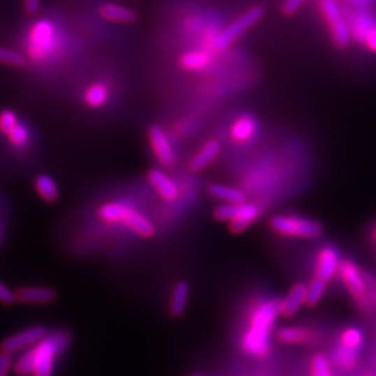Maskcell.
Returning <instances> with one entry per match:
<instances>
[{
  "instance_id": "60d3db41",
  "label": "cell",
  "mask_w": 376,
  "mask_h": 376,
  "mask_svg": "<svg viewBox=\"0 0 376 376\" xmlns=\"http://www.w3.org/2000/svg\"><path fill=\"white\" fill-rule=\"evenodd\" d=\"M370 376H376V375H370Z\"/></svg>"
},
{
  "instance_id": "5b68a950",
  "label": "cell",
  "mask_w": 376,
  "mask_h": 376,
  "mask_svg": "<svg viewBox=\"0 0 376 376\" xmlns=\"http://www.w3.org/2000/svg\"><path fill=\"white\" fill-rule=\"evenodd\" d=\"M259 213L258 205L243 202L220 205L215 209L213 216L220 222H229L233 233H243L258 219Z\"/></svg>"
},
{
  "instance_id": "f1b7e54d",
  "label": "cell",
  "mask_w": 376,
  "mask_h": 376,
  "mask_svg": "<svg viewBox=\"0 0 376 376\" xmlns=\"http://www.w3.org/2000/svg\"><path fill=\"white\" fill-rule=\"evenodd\" d=\"M311 376H333L331 370V363L326 356L315 354L310 366Z\"/></svg>"
},
{
  "instance_id": "836d02e7",
  "label": "cell",
  "mask_w": 376,
  "mask_h": 376,
  "mask_svg": "<svg viewBox=\"0 0 376 376\" xmlns=\"http://www.w3.org/2000/svg\"><path fill=\"white\" fill-rule=\"evenodd\" d=\"M364 273V279H366V283H367V287H368V294H370V298H371V303L374 305V310L376 311V277L367 272V270H363Z\"/></svg>"
},
{
  "instance_id": "8992f818",
  "label": "cell",
  "mask_w": 376,
  "mask_h": 376,
  "mask_svg": "<svg viewBox=\"0 0 376 376\" xmlns=\"http://www.w3.org/2000/svg\"><path fill=\"white\" fill-rule=\"evenodd\" d=\"M263 17V8L261 6H255L241 14L236 21H233L229 27H226L213 41V48L216 50H222L227 48L231 42H234L238 36H241L247 29L254 27Z\"/></svg>"
},
{
  "instance_id": "603a6c76",
  "label": "cell",
  "mask_w": 376,
  "mask_h": 376,
  "mask_svg": "<svg viewBox=\"0 0 376 376\" xmlns=\"http://www.w3.org/2000/svg\"><path fill=\"white\" fill-rule=\"evenodd\" d=\"M127 208L129 206L119 202H108L99 208L98 213H99V217L103 219L105 222L116 223V222H123Z\"/></svg>"
},
{
  "instance_id": "7c38bea8",
  "label": "cell",
  "mask_w": 376,
  "mask_h": 376,
  "mask_svg": "<svg viewBox=\"0 0 376 376\" xmlns=\"http://www.w3.org/2000/svg\"><path fill=\"white\" fill-rule=\"evenodd\" d=\"M276 338L279 342L284 343V345H308L311 342H314L315 333L305 328V326H300V325H291V326H283L277 331Z\"/></svg>"
},
{
  "instance_id": "ac0fdd59",
  "label": "cell",
  "mask_w": 376,
  "mask_h": 376,
  "mask_svg": "<svg viewBox=\"0 0 376 376\" xmlns=\"http://www.w3.org/2000/svg\"><path fill=\"white\" fill-rule=\"evenodd\" d=\"M256 127L258 124L254 117L243 116L238 120H236L234 124L231 126L230 130L231 138L237 143H245L254 137V134L256 133Z\"/></svg>"
},
{
  "instance_id": "5bb4252c",
  "label": "cell",
  "mask_w": 376,
  "mask_h": 376,
  "mask_svg": "<svg viewBox=\"0 0 376 376\" xmlns=\"http://www.w3.org/2000/svg\"><path fill=\"white\" fill-rule=\"evenodd\" d=\"M122 223L127 224L133 231L144 238H151L155 234V226L152 222L131 208H127Z\"/></svg>"
},
{
  "instance_id": "ffe728a7",
  "label": "cell",
  "mask_w": 376,
  "mask_h": 376,
  "mask_svg": "<svg viewBox=\"0 0 376 376\" xmlns=\"http://www.w3.org/2000/svg\"><path fill=\"white\" fill-rule=\"evenodd\" d=\"M209 194L220 201H224V203H243L247 202V195L240 188L230 187L224 185H210Z\"/></svg>"
},
{
  "instance_id": "8d00e7d4",
  "label": "cell",
  "mask_w": 376,
  "mask_h": 376,
  "mask_svg": "<svg viewBox=\"0 0 376 376\" xmlns=\"http://www.w3.org/2000/svg\"><path fill=\"white\" fill-rule=\"evenodd\" d=\"M11 367H13V356L0 353V376L7 375Z\"/></svg>"
},
{
  "instance_id": "484cf974",
  "label": "cell",
  "mask_w": 376,
  "mask_h": 376,
  "mask_svg": "<svg viewBox=\"0 0 376 376\" xmlns=\"http://www.w3.org/2000/svg\"><path fill=\"white\" fill-rule=\"evenodd\" d=\"M52 25L49 22H41L35 27L32 32V45L36 46V49H45L52 38Z\"/></svg>"
},
{
  "instance_id": "ab89813d",
  "label": "cell",
  "mask_w": 376,
  "mask_h": 376,
  "mask_svg": "<svg viewBox=\"0 0 376 376\" xmlns=\"http://www.w3.org/2000/svg\"><path fill=\"white\" fill-rule=\"evenodd\" d=\"M192 376H199V375H192Z\"/></svg>"
},
{
  "instance_id": "30bf717a",
  "label": "cell",
  "mask_w": 376,
  "mask_h": 376,
  "mask_svg": "<svg viewBox=\"0 0 376 376\" xmlns=\"http://www.w3.org/2000/svg\"><path fill=\"white\" fill-rule=\"evenodd\" d=\"M15 297L22 304H50L57 300V291L52 287L28 286L18 289Z\"/></svg>"
},
{
  "instance_id": "3957f363",
  "label": "cell",
  "mask_w": 376,
  "mask_h": 376,
  "mask_svg": "<svg viewBox=\"0 0 376 376\" xmlns=\"http://www.w3.org/2000/svg\"><path fill=\"white\" fill-rule=\"evenodd\" d=\"M342 283L345 284L346 290L349 291L350 297L354 300L356 305L366 314H373L374 305L371 303L368 287L364 279L363 269L359 268V265L350 259H343L339 272H338Z\"/></svg>"
},
{
  "instance_id": "9c48e42d",
  "label": "cell",
  "mask_w": 376,
  "mask_h": 376,
  "mask_svg": "<svg viewBox=\"0 0 376 376\" xmlns=\"http://www.w3.org/2000/svg\"><path fill=\"white\" fill-rule=\"evenodd\" d=\"M148 138L157 159L164 166H172L176 162V154L164 129L158 124L152 126L148 131Z\"/></svg>"
},
{
  "instance_id": "d6a6232c",
  "label": "cell",
  "mask_w": 376,
  "mask_h": 376,
  "mask_svg": "<svg viewBox=\"0 0 376 376\" xmlns=\"http://www.w3.org/2000/svg\"><path fill=\"white\" fill-rule=\"evenodd\" d=\"M10 143L15 147H22L28 140V131L22 124H17L8 134H7Z\"/></svg>"
},
{
  "instance_id": "44dd1931",
  "label": "cell",
  "mask_w": 376,
  "mask_h": 376,
  "mask_svg": "<svg viewBox=\"0 0 376 376\" xmlns=\"http://www.w3.org/2000/svg\"><path fill=\"white\" fill-rule=\"evenodd\" d=\"M364 343H366V335H364L361 328L349 326V328L343 329L339 335V345H342L347 349L361 352Z\"/></svg>"
},
{
  "instance_id": "d4e9b609",
  "label": "cell",
  "mask_w": 376,
  "mask_h": 376,
  "mask_svg": "<svg viewBox=\"0 0 376 376\" xmlns=\"http://www.w3.org/2000/svg\"><path fill=\"white\" fill-rule=\"evenodd\" d=\"M326 283H324L322 280L318 279H312L311 283L307 286V307H315L318 305V303L322 300L325 291H326Z\"/></svg>"
},
{
  "instance_id": "e575fe53",
  "label": "cell",
  "mask_w": 376,
  "mask_h": 376,
  "mask_svg": "<svg viewBox=\"0 0 376 376\" xmlns=\"http://www.w3.org/2000/svg\"><path fill=\"white\" fill-rule=\"evenodd\" d=\"M17 301V297H15V293H13L4 283L0 282V303L1 304H14Z\"/></svg>"
},
{
  "instance_id": "74e56055",
  "label": "cell",
  "mask_w": 376,
  "mask_h": 376,
  "mask_svg": "<svg viewBox=\"0 0 376 376\" xmlns=\"http://www.w3.org/2000/svg\"><path fill=\"white\" fill-rule=\"evenodd\" d=\"M24 1V10L27 14L34 15L38 13L41 7V0H22Z\"/></svg>"
},
{
  "instance_id": "f35d334b",
  "label": "cell",
  "mask_w": 376,
  "mask_h": 376,
  "mask_svg": "<svg viewBox=\"0 0 376 376\" xmlns=\"http://www.w3.org/2000/svg\"><path fill=\"white\" fill-rule=\"evenodd\" d=\"M364 43L367 45V48H368L370 50H373V52H375L376 53V25H374V27L368 31V34H367V36H366V39H364Z\"/></svg>"
},
{
  "instance_id": "9a60e30c",
  "label": "cell",
  "mask_w": 376,
  "mask_h": 376,
  "mask_svg": "<svg viewBox=\"0 0 376 376\" xmlns=\"http://www.w3.org/2000/svg\"><path fill=\"white\" fill-rule=\"evenodd\" d=\"M99 14L108 21L120 22V24H131L137 20L136 11L131 8L117 4V3H105L99 7Z\"/></svg>"
},
{
  "instance_id": "ba28073f",
  "label": "cell",
  "mask_w": 376,
  "mask_h": 376,
  "mask_svg": "<svg viewBox=\"0 0 376 376\" xmlns=\"http://www.w3.org/2000/svg\"><path fill=\"white\" fill-rule=\"evenodd\" d=\"M342 263L339 251L332 247L326 245L324 247L317 258V266H315V279L322 280L324 283H329L339 272V266Z\"/></svg>"
},
{
  "instance_id": "2e32d148",
  "label": "cell",
  "mask_w": 376,
  "mask_h": 376,
  "mask_svg": "<svg viewBox=\"0 0 376 376\" xmlns=\"http://www.w3.org/2000/svg\"><path fill=\"white\" fill-rule=\"evenodd\" d=\"M220 152V144L216 140H210L208 141L196 154L195 157L191 159L189 162V168L194 172H201L205 168L209 166V164L212 161L216 159V157Z\"/></svg>"
},
{
  "instance_id": "83f0119b",
  "label": "cell",
  "mask_w": 376,
  "mask_h": 376,
  "mask_svg": "<svg viewBox=\"0 0 376 376\" xmlns=\"http://www.w3.org/2000/svg\"><path fill=\"white\" fill-rule=\"evenodd\" d=\"M331 29H332V36L335 43L339 48H346L350 43V29L349 25L346 24L345 20H340L335 24H331Z\"/></svg>"
},
{
  "instance_id": "6da1fadb",
  "label": "cell",
  "mask_w": 376,
  "mask_h": 376,
  "mask_svg": "<svg viewBox=\"0 0 376 376\" xmlns=\"http://www.w3.org/2000/svg\"><path fill=\"white\" fill-rule=\"evenodd\" d=\"M68 345L70 333L67 331L48 333L15 360L14 373L18 376H53L56 360L66 352Z\"/></svg>"
},
{
  "instance_id": "1f68e13d",
  "label": "cell",
  "mask_w": 376,
  "mask_h": 376,
  "mask_svg": "<svg viewBox=\"0 0 376 376\" xmlns=\"http://www.w3.org/2000/svg\"><path fill=\"white\" fill-rule=\"evenodd\" d=\"M18 124L17 115L13 110H3L0 113V131L8 134Z\"/></svg>"
},
{
  "instance_id": "cb8c5ba5",
  "label": "cell",
  "mask_w": 376,
  "mask_h": 376,
  "mask_svg": "<svg viewBox=\"0 0 376 376\" xmlns=\"http://www.w3.org/2000/svg\"><path fill=\"white\" fill-rule=\"evenodd\" d=\"M209 56L205 52H188L182 59V66L189 71H198L209 64Z\"/></svg>"
},
{
  "instance_id": "d6986e66",
  "label": "cell",
  "mask_w": 376,
  "mask_h": 376,
  "mask_svg": "<svg viewBox=\"0 0 376 376\" xmlns=\"http://www.w3.org/2000/svg\"><path fill=\"white\" fill-rule=\"evenodd\" d=\"M359 359H360V352L347 349L342 345L336 346L332 352V363L343 371L353 370L357 366Z\"/></svg>"
},
{
  "instance_id": "4dcf8cb0",
  "label": "cell",
  "mask_w": 376,
  "mask_h": 376,
  "mask_svg": "<svg viewBox=\"0 0 376 376\" xmlns=\"http://www.w3.org/2000/svg\"><path fill=\"white\" fill-rule=\"evenodd\" d=\"M321 10H322V13L329 24H335V22L343 20L342 10L335 0H322Z\"/></svg>"
},
{
  "instance_id": "e0dca14e",
  "label": "cell",
  "mask_w": 376,
  "mask_h": 376,
  "mask_svg": "<svg viewBox=\"0 0 376 376\" xmlns=\"http://www.w3.org/2000/svg\"><path fill=\"white\" fill-rule=\"evenodd\" d=\"M188 297H189V284L185 280H180L175 284L169 303V312L172 317L179 318L185 314L187 308Z\"/></svg>"
},
{
  "instance_id": "8fae6325",
  "label": "cell",
  "mask_w": 376,
  "mask_h": 376,
  "mask_svg": "<svg viewBox=\"0 0 376 376\" xmlns=\"http://www.w3.org/2000/svg\"><path fill=\"white\" fill-rule=\"evenodd\" d=\"M307 303V286L296 283L289 293L280 300V315L284 318L294 317Z\"/></svg>"
},
{
  "instance_id": "d590c367",
  "label": "cell",
  "mask_w": 376,
  "mask_h": 376,
  "mask_svg": "<svg viewBox=\"0 0 376 376\" xmlns=\"http://www.w3.org/2000/svg\"><path fill=\"white\" fill-rule=\"evenodd\" d=\"M307 0H286L282 6V11L286 14V15H291L294 13L298 11V8L305 3Z\"/></svg>"
},
{
  "instance_id": "52a82bcc",
  "label": "cell",
  "mask_w": 376,
  "mask_h": 376,
  "mask_svg": "<svg viewBox=\"0 0 376 376\" xmlns=\"http://www.w3.org/2000/svg\"><path fill=\"white\" fill-rule=\"evenodd\" d=\"M49 332L46 331L45 326H31L27 328L15 335L8 336L7 339H4L0 343V353H6V354H17L21 350H27L29 347H32L34 345L39 343Z\"/></svg>"
},
{
  "instance_id": "4fadbf2b",
  "label": "cell",
  "mask_w": 376,
  "mask_h": 376,
  "mask_svg": "<svg viewBox=\"0 0 376 376\" xmlns=\"http://www.w3.org/2000/svg\"><path fill=\"white\" fill-rule=\"evenodd\" d=\"M148 180L152 185V187L162 195V198L168 201H175L179 196L178 185L165 172L159 169H152L148 173Z\"/></svg>"
},
{
  "instance_id": "4316f807",
  "label": "cell",
  "mask_w": 376,
  "mask_h": 376,
  "mask_svg": "<svg viewBox=\"0 0 376 376\" xmlns=\"http://www.w3.org/2000/svg\"><path fill=\"white\" fill-rule=\"evenodd\" d=\"M106 101H108V91L102 84H95L89 87V89L85 94V102L91 108H101L106 103Z\"/></svg>"
},
{
  "instance_id": "277c9868",
  "label": "cell",
  "mask_w": 376,
  "mask_h": 376,
  "mask_svg": "<svg viewBox=\"0 0 376 376\" xmlns=\"http://www.w3.org/2000/svg\"><path fill=\"white\" fill-rule=\"evenodd\" d=\"M269 226L282 236L297 238H317L324 231L319 222L296 215H276L270 219Z\"/></svg>"
},
{
  "instance_id": "7402d4cb",
  "label": "cell",
  "mask_w": 376,
  "mask_h": 376,
  "mask_svg": "<svg viewBox=\"0 0 376 376\" xmlns=\"http://www.w3.org/2000/svg\"><path fill=\"white\" fill-rule=\"evenodd\" d=\"M35 188L38 194L42 196V199L46 202H55L59 196V188L53 182V179L48 175H41L35 180Z\"/></svg>"
},
{
  "instance_id": "f546056e",
  "label": "cell",
  "mask_w": 376,
  "mask_h": 376,
  "mask_svg": "<svg viewBox=\"0 0 376 376\" xmlns=\"http://www.w3.org/2000/svg\"><path fill=\"white\" fill-rule=\"evenodd\" d=\"M0 63L11 66V67H24L27 64L25 56H22L18 52H14L7 48H0Z\"/></svg>"
},
{
  "instance_id": "7a4b0ae2",
  "label": "cell",
  "mask_w": 376,
  "mask_h": 376,
  "mask_svg": "<svg viewBox=\"0 0 376 376\" xmlns=\"http://www.w3.org/2000/svg\"><path fill=\"white\" fill-rule=\"evenodd\" d=\"M280 315V300L261 301L248 318V326L241 336V349L245 354L263 359L270 353V333Z\"/></svg>"
}]
</instances>
